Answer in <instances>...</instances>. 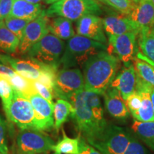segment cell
<instances>
[{"label":"cell","mask_w":154,"mask_h":154,"mask_svg":"<svg viewBox=\"0 0 154 154\" xmlns=\"http://www.w3.org/2000/svg\"><path fill=\"white\" fill-rule=\"evenodd\" d=\"M34 84L36 88V91H37V93L40 96H42L44 99L47 100L49 103L54 104L53 102V99L54 97V93L52 91H51L49 88H47V86L43 85L40 82H37V81H34Z\"/></svg>","instance_id":"cell-35"},{"label":"cell","mask_w":154,"mask_h":154,"mask_svg":"<svg viewBox=\"0 0 154 154\" xmlns=\"http://www.w3.org/2000/svg\"><path fill=\"white\" fill-rule=\"evenodd\" d=\"M2 76L9 83L15 91L26 99H28L32 94L37 93L34 86V81L28 79L17 73L11 76Z\"/></svg>","instance_id":"cell-24"},{"label":"cell","mask_w":154,"mask_h":154,"mask_svg":"<svg viewBox=\"0 0 154 154\" xmlns=\"http://www.w3.org/2000/svg\"><path fill=\"white\" fill-rule=\"evenodd\" d=\"M104 32L108 36H119L128 32L139 33L140 29L128 16L109 15L103 19Z\"/></svg>","instance_id":"cell-16"},{"label":"cell","mask_w":154,"mask_h":154,"mask_svg":"<svg viewBox=\"0 0 154 154\" xmlns=\"http://www.w3.org/2000/svg\"><path fill=\"white\" fill-rule=\"evenodd\" d=\"M102 51H107L106 44L77 34L69 39L59 65L63 68H82L89 58Z\"/></svg>","instance_id":"cell-3"},{"label":"cell","mask_w":154,"mask_h":154,"mask_svg":"<svg viewBox=\"0 0 154 154\" xmlns=\"http://www.w3.org/2000/svg\"><path fill=\"white\" fill-rule=\"evenodd\" d=\"M54 141L38 130H22L17 136L16 154H40L52 151Z\"/></svg>","instance_id":"cell-8"},{"label":"cell","mask_w":154,"mask_h":154,"mask_svg":"<svg viewBox=\"0 0 154 154\" xmlns=\"http://www.w3.org/2000/svg\"><path fill=\"white\" fill-rule=\"evenodd\" d=\"M103 96L106 109L111 116L117 119H124L129 117L130 112L126 101L116 88L110 86Z\"/></svg>","instance_id":"cell-19"},{"label":"cell","mask_w":154,"mask_h":154,"mask_svg":"<svg viewBox=\"0 0 154 154\" xmlns=\"http://www.w3.org/2000/svg\"><path fill=\"white\" fill-rule=\"evenodd\" d=\"M49 32L60 39H69L75 34L72 21L61 17H54L48 24Z\"/></svg>","instance_id":"cell-22"},{"label":"cell","mask_w":154,"mask_h":154,"mask_svg":"<svg viewBox=\"0 0 154 154\" xmlns=\"http://www.w3.org/2000/svg\"><path fill=\"white\" fill-rule=\"evenodd\" d=\"M14 0H0V22L10 14Z\"/></svg>","instance_id":"cell-37"},{"label":"cell","mask_w":154,"mask_h":154,"mask_svg":"<svg viewBox=\"0 0 154 154\" xmlns=\"http://www.w3.org/2000/svg\"><path fill=\"white\" fill-rule=\"evenodd\" d=\"M3 109L8 120L21 130H37L35 113L30 101L14 89L12 99Z\"/></svg>","instance_id":"cell-6"},{"label":"cell","mask_w":154,"mask_h":154,"mask_svg":"<svg viewBox=\"0 0 154 154\" xmlns=\"http://www.w3.org/2000/svg\"><path fill=\"white\" fill-rule=\"evenodd\" d=\"M44 11L43 5L32 4L25 0H14L9 16L31 22L39 17Z\"/></svg>","instance_id":"cell-20"},{"label":"cell","mask_w":154,"mask_h":154,"mask_svg":"<svg viewBox=\"0 0 154 154\" xmlns=\"http://www.w3.org/2000/svg\"><path fill=\"white\" fill-rule=\"evenodd\" d=\"M7 134V123L0 115V154H9Z\"/></svg>","instance_id":"cell-32"},{"label":"cell","mask_w":154,"mask_h":154,"mask_svg":"<svg viewBox=\"0 0 154 154\" xmlns=\"http://www.w3.org/2000/svg\"><path fill=\"white\" fill-rule=\"evenodd\" d=\"M25 1L32 4H40V5L46 4V5H52L53 3L57 2L58 0H25Z\"/></svg>","instance_id":"cell-39"},{"label":"cell","mask_w":154,"mask_h":154,"mask_svg":"<svg viewBox=\"0 0 154 154\" xmlns=\"http://www.w3.org/2000/svg\"><path fill=\"white\" fill-rule=\"evenodd\" d=\"M128 18L139 27L140 31L154 26V5L151 0H141L135 5Z\"/></svg>","instance_id":"cell-18"},{"label":"cell","mask_w":154,"mask_h":154,"mask_svg":"<svg viewBox=\"0 0 154 154\" xmlns=\"http://www.w3.org/2000/svg\"><path fill=\"white\" fill-rule=\"evenodd\" d=\"M138 36V45L141 53H137L136 57L154 64V26L140 30Z\"/></svg>","instance_id":"cell-21"},{"label":"cell","mask_w":154,"mask_h":154,"mask_svg":"<svg viewBox=\"0 0 154 154\" xmlns=\"http://www.w3.org/2000/svg\"><path fill=\"white\" fill-rule=\"evenodd\" d=\"M49 19L46 15V9L42 14L27 24L20 39L19 52L21 55H25L31 47L49 33L48 24Z\"/></svg>","instance_id":"cell-11"},{"label":"cell","mask_w":154,"mask_h":154,"mask_svg":"<svg viewBox=\"0 0 154 154\" xmlns=\"http://www.w3.org/2000/svg\"><path fill=\"white\" fill-rule=\"evenodd\" d=\"M0 77H1V74H0Z\"/></svg>","instance_id":"cell-45"},{"label":"cell","mask_w":154,"mask_h":154,"mask_svg":"<svg viewBox=\"0 0 154 154\" xmlns=\"http://www.w3.org/2000/svg\"><path fill=\"white\" fill-rule=\"evenodd\" d=\"M101 14V5L97 0H58L46 9L48 17H61L71 21L88 14Z\"/></svg>","instance_id":"cell-4"},{"label":"cell","mask_w":154,"mask_h":154,"mask_svg":"<svg viewBox=\"0 0 154 154\" xmlns=\"http://www.w3.org/2000/svg\"><path fill=\"white\" fill-rule=\"evenodd\" d=\"M131 138V132L126 128L109 125L102 137L91 145L102 154H124Z\"/></svg>","instance_id":"cell-9"},{"label":"cell","mask_w":154,"mask_h":154,"mask_svg":"<svg viewBox=\"0 0 154 154\" xmlns=\"http://www.w3.org/2000/svg\"><path fill=\"white\" fill-rule=\"evenodd\" d=\"M79 138H71L63 132V138L54 146L52 151L58 154H78Z\"/></svg>","instance_id":"cell-28"},{"label":"cell","mask_w":154,"mask_h":154,"mask_svg":"<svg viewBox=\"0 0 154 154\" xmlns=\"http://www.w3.org/2000/svg\"><path fill=\"white\" fill-rule=\"evenodd\" d=\"M16 72L10 66L0 63V74L4 76H11L16 74Z\"/></svg>","instance_id":"cell-38"},{"label":"cell","mask_w":154,"mask_h":154,"mask_svg":"<svg viewBox=\"0 0 154 154\" xmlns=\"http://www.w3.org/2000/svg\"><path fill=\"white\" fill-rule=\"evenodd\" d=\"M76 29L78 35L104 44L107 42L103 19L98 15L88 14L78 19L76 22Z\"/></svg>","instance_id":"cell-14"},{"label":"cell","mask_w":154,"mask_h":154,"mask_svg":"<svg viewBox=\"0 0 154 154\" xmlns=\"http://www.w3.org/2000/svg\"><path fill=\"white\" fill-rule=\"evenodd\" d=\"M65 47L62 40L52 34L48 33L31 47L24 57L59 67Z\"/></svg>","instance_id":"cell-5"},{"label":"cell","mask_w":154,"mask_h":154,"mask_svg":"<svg viewBox=\"0 0 154 154\" xmlns=\"http://www.w3.org/2000/svg\"><path fill=\"white\" fill-rule=\"evenodd\" d=\"M124 68L117 74L114 80L111 83L113 87L120 93L121 97L125 101L129 96L136 91V74L134 64L126 63Z\"/></svg>","instance_id":"cell-15"},{"label":"cell","mask_w":154,"mask_h":154,"mask_svg":"<svg viewBox=\"0 0 154 154\" xmlns=\"http://www.w3.org/2000/svg\"><path fill=\"white\" fill-rule=\"evenodd\" d=\"M79 143L78 154H102L94 146L88 143L85 138H83L81 135L79 136Z\"/></svg>","instance_id":"cell-36"},{"label":"cell","mask_w":154,"mask_h":154,"mask_svg":"<svg viewBox=\"0 0 154 154\" xmlns=\"http://www.w3.org/2000/svg\"><path fill=\"white\" fill-rule=\"evenodd\" d=\"M136 76L154 88V64L135 57L133 60Z\"/></svg>","instance_id":"cell-27"},{"label":"cell","mask_w":154,"mask_h":154,"mask_svg":"<svg viewBox=\"0 0 154 154\" xmlns=\"http://www.w3.org/2000/svg\"><path fill=\"white\" fill-rule=\"evenodd\" d=\"M131 2H132L133 3H134V4H136V5H137L138 3H139L140 1H141V0H130Z\"/></svg>","instance_id":"cell-41"},{"label":"cell","mask_w":154,"mask_h":154,"mask_svg":"<svg viewBox=\"0 0 154 154\" xmlns=\"http://www.w3.org/2000/svg\"><path fill=\"white\" fill-rule=\"evenodd\" d=\"M151 97L152 105H153V111H154V88H153V90H152V91H151Z\"/></svg>","instance_id":"cell-40"},{"label":"cell","mask_w":154,"mask_h":154,"mask_svg":"<svg viewBox=\"0 0 154 154\" xmlns=\"http://www.w3.org/2000/svg\"><path fill=\"white\" fill-rule=\"evenodd\" d=\"M126 104L128 111L132 116L140 109L141 105V98L137 91L132 94L126 101Z\"/></svg>","instance_id":"cell-34"},{"label":"cell","mask_w":154,"mask_h":154,"mask_svg":"<svg viewBox=\"0 0 154 154\" xmlns=\"http://www.w3.org/2000/svg\"><path fill=\"white\" fill-rule=\"evenodd\" d=\"M73 113L74 107L70 102L61 99H58L54 108V119L56 130L59 131L61 126L68 121L69 117H72Z\"/></svg>","instance_id":"cell-26"},{"label":"cell","mask_w":154,"mask_h":154,"mask_svg":"<svg viewBox=\"0 0 154 154\" xmlns=\"http://www.w3.org/2000/svg\"><path fill=\"white\" fill-rule=\"evenodd\" d=\"M29 22L30 21L26 19L16 18L11 16H8L5 19V23L7 27L11 32H13L19 39L22 38L25 28Z\"/></svg>","instance_id":"cell-29"},{"label":"cell","mask_w":154,"mask_h":154,"mask_svg":"<svg viewBox=\"0 0 154 154\" xmlns=\"http://www.w3.org/2000/svg\"><path fill=\"white\" fill-rule=\"evenodd\" d=\"M151 2H153V5H154V0H151Z\"/></svg>","instance_id":"cell-43"},{"label":"cell","mask_w":154,"mask_h":154,"mask_svg":"<svg viewBox=\"0 0 154 154\" xmlns=\"http://www.w3.org/2000/svg\"><path fill=\"white\" fill-rule=\"evenodd\" d=\"M138 34L128 32L119 36H109L108 52L114 55L125 64L129 63L137 54L136 38Z\"/></svg>","instance_id":"cell-10"},{"label":"cell","mask_w":154,"mask_h":154,"mask_svg":"<svg viewBox=\"0 0 154 154\" xmlns=\"http://www.w3.org/2000/svg\"><path fill=\"white\" fill-rule=\"evenodd\" d=\"M20 39L11 32L4 21L0 22V49L8 54L17 52Z\"/></svg>","instance_id":"cell-25"},{"label":"cell","mask_w":154,"mask_h":154,"mask_svg":"<svg viewBox=\"0 0 154 154\" xmlns=\"http://www.w3.org/2000/svg\"><path fill=\"white\" fill-rule=\"evenodd\" d=\"M120 60L106 51L93 56L83 66L84 90L103 96L118 74Z\"/></svg>","instance_id":"cell-2"},{"label":"cell","mask_w":154,"mask_h":154,"mask_svg":"<svg viewBox=\"0 0 154 154\" xmlns=\"http://www.w3.org/2000/svg\"><path fill=\"white\" fill-rule=\"evenodd\" d=\"M124 154H149L146 148L137 138L132 136L128 147Z\"/></svg>","instance_id":"cell-33"},{"label":"cell","mask_w":154,"mask_h":154,"mask_svg":"<svg viewBox=\"0 0 154 154\" xmlns=\"http://www.w3.org/2000/svg\"><path fill=\"white\" fill-rule=\"evenodd\" d=\"M84 90V76L78 68H63L58 71L53 87L54 96L70 102L75 95Z\"/></svg>","instance_id":"cell-7"},{"label":"cell","mask_w":154,"mask_h":154,"mask_svg":"<svg viewBox=\"0 0 154 154\" xmlns=\"http://www.w3.org/2000/svg\"><path fill=\"white\" fill-rule=\"evenodd\" d=\"M3 63L11 66L17 74L32 81L37 80L42 73L52 66L38 62L27 57L19 59L4 54Z\"/></svg>","instance_id":"cell-12"},{"label":"cell","mask_w":154,"mask_h":154,"mask_svg":"<svg viewBox=\"0 0 154 154\" xmlns=\"http://www.w3.org/2000/svg\"><path fill=\"white\" fill-rule=\"evenodd\" d=\"M70 103L74 107L72 118L81 136L89 144L99 140L109 126L100 95L83 90L72 98Z\"/></svg>","instance_id":"cell-1"},{"label":"cell","mask_w":154,"mask_h":154,"mask_svg":"<svg viewBox=\"0 0 154 154\" xmlns=\"http://www.w3.org/2000/svg\"><path fill=\"white\" fill-rule=\"evenodd\" d=\"M33 107L38 131L50 130L54 126V104L49 103L38 93L32 94L27 99Z\"/></svg>","instance_id":"cell-13"},{"label":"cell","mask_w":154,"mask_h":154,"mask_svg":"<svg viewBox=\"0 0 154 154\" xmlns=\"http://www.w3.org/2000/svg\"><path fill=\"white\" fill-rule=\"evenodd\" d=\"M3 54H0V63H3Z\"/></svg>","instance_id":"cell-42"},{"label":"cell","mask_w":154,"mask_h":154,"mask_svg":"<svg viewBox=\"0 0 154 154\" xmlns=\"http://www.w3.org/2000/svg\"><path fill=\"white\" fill-rule=\"evenodd\" d=\"M100 2L126 16H128L131 12L136 5V4L133 3L130 0H100Z\"/></svg>","instance_id":"cell-30"},{"label":"cell","mask_w":154,"mask_h":154,"mask_svg":"<svg viewBox=\"0 0 154 154\" xmlns=\"http://www.w3.org/2000/svg\"><path fill=\"white\" fill-rule=\"evenodd\" d=\"M136 91L141 98V105L140 109L132 116L135 120L142 122L154 121V111L152 105L151 93L153 87L146 84L136 76Z\"/></svg>","instance_id":"cell-17"},{"label":"cell","mask_w":154,"mask_h":154,"mask_svg":"<svg viewBox=\"0 0 154 154\" xmlns=\"http://www.w3.org/2000/svg\"><path fill=\"white\" fill-rule=\"evenodd\" d=\"M97 1H99V2H100V0H97Z\"/></svg>","instance_id":"cell-44"},{"label":"cell","mask_w":154,"mask_h":154,"mask_svg":"<svg viewBox=\"0 0 154 154\" xmlns=\"http://www.w3.org/2000/svg\"><path fill=\"white\" fill-rule=\"evenodd\" d=\"M14 95V89L9 83L1 75L0 77V98L2 102L3 107L9 103Z\"/></svg>","instance_id":"cell-31"},{"label":"cell","mask_w":154,"mask_h":154,"mask_svg":"<svg viewBox=\"0 0 154 154\" xmlns=\"http://www.w3.org/2000/svg\"><path fill=\"white\" fill-rule=\"evenodd\" d=\"M131 130L149 149L154 151V121H134Z\"/></svg>","instance_id":"cell-23"}]
</instances>
